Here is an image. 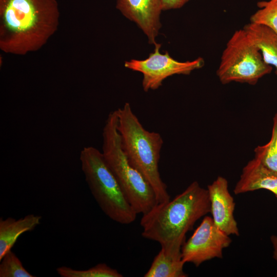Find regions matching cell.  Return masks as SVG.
Masks as SVG:
<instances>
[{
    "label": "cell",
    "instance_id": "1",
    "mask_svg": "<svg viewBox=\"0 0 277 277\" xmlns=\"http://www.w3.org/2000/svg\"><path fill=\"white\" fill-rule=\"evenodd\" d=\"M210 212L207 189L197 181L191 183L173 200L157 204L142 215L140 225L143 238L159 243L167 254L181 258L186 234L195 222Z\"/></svg>",
    "mask_w": 277,
    "mask_h": 277
},
{
    "label": "cell",
    "instance_id": "2",
    "mask_svg": "<svg viewBox=\"0 0 277 277\" xmlns=\"http://www.w3.org/2000/svg\"><path fill=\"white\" fill-rule=\"evenodd\" d=\"M56 0H0V49L25 55L37 51L56 32Z\"/></svg>",
    "mask_w": 277,
    "mask_h": 277
},
{
    "label": "cell",
    "instance_id": "3",
    "mask_svg": "<svg viewBox=\"0 0 277 277\" xmlns=\"http://www.w3.org/2000/svg\"><path fill=\"white\" fill-rule=\"evenodd\" d=\"M117 130L123 150L131 165L137 170L153 189L157 204L170 200L167 186L161 177L159 164L163 140L160 133L144 128L126 103L116 110Z\"/></svg>",
    "mask_w": 277,
    "mask_h": 277
},
{
    "label": "cell",
    "instance_id": "4",
    "mask_svg": "<svg viewBox=\"0 0 277 277\" xmlns=\"http://www.w3.org/2000/svg\"><path fill=\"white\" fill-rule=\"evenodd\" d=\"M117 126L114 110L109 114L103 130L102 153L131 206L137 214H145L157 204L156 197L150 185L129 162Z\"/></svg>",
    "mask_w": 277,
    "mask_h": 277
},
{
    "label": "cell",
    "instance_id": "5",
    "mask_svg": "<svg viewBox=\"0 0 277 277\" xmlns=\"http://www.w3.org/2000/svg\"><path fill=\"white\" fill-rule=\"evenodd\" d=\"M80 159L91 193L103 212L121 224L135 221L137 213L127 200L102 152L92 147L81 151Z\"/></svg>",
    "mask_w": 277,
    "mask_h": 277
},
{
    "label": "cell",
    "instance_id": "6",
    "mask_svg": "<svg viewBox=\"0 0 277 277\" xmlns=\"http://www.w3.org/2000/svg\"><path fill=\"white\" fill-rule=\"evenodd\" d=\"M272 68L264 61L259 49L241 29L227 42L216 73L223 85L237 82L255 85Z\"/></svg>",
    "mask_w": 277,
    "mask_h": 277
},
{
    "label": "cell",
    "instance_id": "7",
    "mask_svg": "<svg viewBox=\"0 0 277 277\" xmlns=\"http://www.w3.org/2000/svg\"><path fill=\"white\" fill-rule=\"evenodd\" d=\"M153 52L143 60H131L125 62L126 68L143 74L142 87L145 92L154 90L162 86L167 77L175 74L189 75L205 64L203 58L181 62L174 59L168 51L160 52L161 44L156 43Z\"/></svg>",
    "mask_w": 277,
    "mask_h": 277
},
{
    "label": "cell",
    "instance_id": "8",
    "mask_svg": "<svg viewBox=\"0 0 277 277\" xmlns=\"http://www.w3.org/2000/svg\"><path fill=\"white\" fill-rule=\"evenodd\" d=\"M232 242L229 235L221 230L212 217L205 216L190 238L181 248L184 263H190L199 267L205 261L223 258V249Z\"/></svg>",
    "mask_w": 277,
    "mask_h": 277
},
{
    "label": "cell",
    "instance_id": "9",
    "mask_svg": "<svg viewBox=\"0 0 277 277\" xmlns=\"http://www.w3.org/2000/svg\"><path fill=\"white\" fill-rule=\"evenodd\" d=\"M116 8L129 20L134 22L154 45L161 27L162 0H117Z\"/></svg>",
    "mask_w": 277,
    "mask_h": 277
},
{
    "label": "cell",
    "instance_id": "10",
    "mask_svg": "<svg viewBox=\"0 0 277 277\" xmlns=\"http://www.w3.org/2000/svg\"><path fill=\"white\" fill-rule=\"evenodd\" d=\"M207 189L210 202V213L215 225L229 236H239V229L234 216L235 203L228 190L227 179L217 176L207 186Z\"/></svg>",
    "mask_w": 277,
    "mask_h": 277
},
{
    "label": "cell",
    "instance_id": "11",
    "mask_svg": "<svg viewBox=\"0 0 277 277\" xmlns=\"http://www.w3.org/2000/svg\"><path fill=\"white\" fill-rule=\"evenodd\" d=\"M260 189L269 190L277 198V174L265 168L254 157L242 169L233 192L237 195Z\"/></svg>",
    "mask_w": 277,
    "mask_h": 277
},
{
    "label": "cell",
    "instance_id": "12",
    "mask_svg": "<svg viewBox=\"0 0 277 277\" xmlns=\"http://www.w3.org/2000/svg\"><path fill=\"white\" fill-rule=\"evenodd\" d=\"M42 216L29 214L16 220L9 217L0 218V260L11 250L18 238L23 233L31 231L41 223Z\"/></svg>",
    "mask_w": 277,
    "mask_h": 277
},
{
    "label": "cell",
    "instance_id": "13",
    "mask_svg": "<svg viewBox=\"0 0 277 277\" xmlns=\"http://www.w3.org/2000/svg\"><path fill=\"white\" fill-rule=\"evenodd\" d=\"M243 29L259 49L264 61L274 68L277 75V33L268 27L250 22Z\"/></svg>",
    "mask_w": 277,
    "mask_h": 277
},
{
    "label": "cell",
    "instance_id": "14",
    "mask_svg": "<svg viewBox=\"0 0 277 277\" xmlns=\"http://www.w3.org/2000/svg\"><path fill=\"white\" fill-rule=\"evenodd\" d=\"M184 264L182 258L169 255L161 249L144 276L187 277L183 270Z\"/></svg>",
    "mask_w": 277,
    "mask_h": 277
},
{
    "label": "cell",
    "instance_id": "15",
    "mask_svg": "<svg viewBox=\"0 0 277 277\" xmlns=\"http://www.w3.org/2000/svg\"><path fill=\"white\" fill-rule=\"evenodd\" d=\"M254 158L269 171L277 174V112L273 117L271 138L264 145L254 149Z\"/></svg>",
    "mask_w": 277,
    "mask_h": 277
},
{
    "label": "cell",
    "instance_id": "16",
    "mask_svg": "<svg viewBox=\"0 0 277 277\" xmlns=\"http://www.w3.org/2000/svg\"><path fill=\"white\" fill-rule=\"evenodd\" d=\"M57 273L61 277H122L123 275L116 269L105 263H99L86 270H77L67 266L56 268Z\"/></svg>",
    "mask_w": 277,
    "mask_h": 277
},
{
    "label": "cell",
    "instance_id": "17",
    "mask_svg": "<svg viewBox=\"0 0 277 277\" xmlns=\"http://www.w3.org/2000/svg\"><path fill=\"white\" fill-rule=\"evenodd\" d=\"M259 8L250 17V23L265 26L277 33V0L260 1Z\"/></svg>",
    "mask_w": 277,
    "mask_h": 277
},
{
    "label": "cell",
    "instance_id": "18",
    "mask_svg": "<svg viewBox=\"0 0 277 277\" xmlns=\"http://www.w3.org/2000/svg\"><path fill=\"white\" fill-rule=\"evenodd\" d=\"M0 277H34L23 266L21 260L11 250L0 260Z\"/></svg>",
    "mask_w": 277,
    "mask_h": 277
},
{
    "label": "cell",
    "instance_id": "19",
    "mask_svg": "<svg viewBox=\"0 0 277 277\" xmlns=\"http://www.w3.org/2000/svg\"><path fill=\"white\" fill-rule=\"evenodd\" d=\"M190 0H162L163 11L179 9Z\"/></svg>",
    "mask_w": 277,
    "mask_h": 277
},
{
    "label": "cell",
    "instance_id": "20",
    "mask_svg": "<svg viewBox=\"0 0 277 277\" xmlns=\"http://www.w3.org/2000/svg\"><path fill=\"white\" fill-rule=\"evenodd\" d=\"M270 241L273 247V259L277 262V236L272 235L270 236ZM275 276L277 277V271Z\"/></svg>",
    "mask_w": 277,
    "mask_h": 277
}]
</instances>
